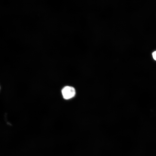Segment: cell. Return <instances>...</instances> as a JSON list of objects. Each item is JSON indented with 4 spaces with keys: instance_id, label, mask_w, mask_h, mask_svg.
Masks as SVG:
<instances>
[{
    "instance_id": "cell-1",
    "label": "cell",
    "mask_w": 156,
    "mask_h": 156,
    "mask_svg": "<svg viewBox=\"0 0 156 156\" xmlns=\"http://www.w3.org/2000/svg\"><path fill=\"white\" fill-rule=\"evenodd\" d=\"M62 92L64 98L66 99L72 98L75 94L74 88L69 86H66L64 87L62 90Z\"/></svg>"
},
{
    "instance_id": "cell-2",
    "label": "cell",
    "mask_w": 156,
    "mask_h": 156,
    "mask_svg": "<svg viewBox=\"0 0 156 156\" xmlns=\"http://www.w3.org/2000/svg\"><path fill=\"white\" fill-rule=\"evenodd\" d=\"M152 55L154 60H156V51L153 53Z\"/></svg>"
},
{
    "instance_id": "cell-3",
    "label": "cell",
    "mask_w": 156,
    "mask_h": 156,
    "mask_svg": "<svg viewBox=\"0 0 156 156\" xmlns=\"http://www.w3.org/2000/svg\"></svg>"
}]
</instances>
